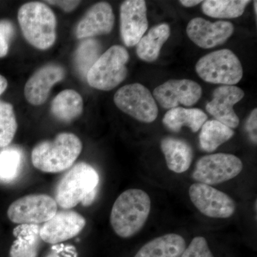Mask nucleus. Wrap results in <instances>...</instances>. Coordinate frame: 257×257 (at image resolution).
<instances>
[{"label": "nucleus", "instance_id": "obj_1", "mask_svg": "<svg viewBox=\"0 0 257 257\" xmlns=\"http://www.w3.org/2000/svg\"><path fill=\"white\" fill-rule=\"evenodd\" d=\"M151 199L145 191L130 189L124 191L113 204L110 224L116 234L130 238L138 234L150 216Z\"/></svg>", "mask_w": 257, "mask_h": 257}, {"label": "nucleus", "instance_id": "obj_2", "mask_svg": "<svg viewBox=\"0 0 257 257\" xmlns=\"http://www.w3.org/2000/svg\"><path fill=\"white\" fill-rule=\"evenodd\" d=\"M99 176L94 167L85 162L72 166L60 179L55 192L59 207L70 209L82 203L89 206L95 199Z\"/></svg>", "mask_w": 257, "mask_h": 257}, {"label": "nucleus", "instance_id": "obj_3", "mask_svg": "<svg viewBox=\"0 0 257 257\" xmlns=\"http://www.w3.org/2000/svg\"><path fill=\"white\" fill-rule=\"evenodd\" d=\"M82 151L80 139L69 133L58 134L52 141H44L34 147V167L46 173H58L68 170Z\"/></svg>", "mask_w": 257, "mask_h": 257}, {"label": "nucleus", "instance_id": "obj_4", "mask_svg": "<svg viewBox=\"0 0 257 257\" xmlns=\"http://www.w3.org/2000/svg\"><path fill=\"white\" fill-rule=\"evenodd\" d=\"M18 19L23 36L30 45L41 50L53 46L57 38V19L47 5L26 3L19 10Z\"/></svg>", "mask_w": 257, "mask_h": 257}, {"label": "nucleus", "instance_id": "obj_5", "mask_svg": "<svg viewBox=\"0 0 257 257\" xmlns=\"http://www.w3.org/2000/svg\"><path fill=\"white\" fill-rule=\"evenodd\" d=\"M130 60L127 50L114 45L99 57L89 69L87 80L90 87L109 91L119 85L127 76L126 64Z\"/></svg>", "mask_w": 257, "mask_h": 257}, {"label": "nucleus", "instance_id": "obj_6", "mask_svg": "<svg viewBox=\"0 0 257 257\" xmlns=\"http://www.w3.org/2000/svg\"><path fill=\"white\" fill-rule=\"evenodd\" d=\"M196 72L208 83L233 86L243 77L239 58L231 50H216L204 55L197 62Z\"/></svg>", "mask_w": 257, "mask_h": 257}, {"label": "nucleus", "instance_id": "obj_7", "mask_svg": "<svg viewBox=\"0 0 257 257\" xmlns=\"http://www.w3.org/2000/svg\"><path fill=\"white\" fill-rule=\"evenodd\" d=\"M114 104L125 114L138 121L152 123L157 119L158 107L150 91L140 83L126 84L114 96Z\"/></svg>", "mask_w": 257, "mask_h": 257}, {"label": "nucleus", "instance_id": "obj_8", "mask_svg": "<svg viewBox=\"0 0 257 257\" xmlns=\"http://www.w3.org/2000/svg\"><path fill=\"white\" fill-rule=\"evenodd\" d=\"M242 170L243 163L239 157L231 154H213L197 161L192 178L198 183L215 185L237 177Z\"/></svg>", "mask_w": 257, "mask_h": 257}, {"label": "nucleus", "instance_id": "obj_9", "mask_svg": "<svg viewBox=\"0 0 257 257\" xmlns=\"http://www.w3.org/2000/svg\"><path fill=\"white\" fill-rule=\"evenodd\" d=\"M58 209L55 199L45 194H30L17 199L8 209L10 220L18 224H37L50 220Z\"/></svg>", "mask_w": 257, "mask_h": 257}, {"label": "nucleus", "instance_id": "obj_10", "mask_svg": "<svg viewBox=\"0 0 257 257\" xmlns=\"http://www.w3.org/2000/svg\"><path fill=\"white\" fill-rule=\"evenodd\" d=\"M189 194L193 204L208 217L226 219L236 211V203L232 198L207 184L198 182L192 184Z\"/></svg>", "mask_w": 257, "mask_h": 257}, {"label": "nucleus", "instance_id": "obj_11", "mask_svg": "<svg viewBox=\"0 0 257 257\" xmlns=\"http://www.w3.org/2000/svg\"><path fill=\"white\" fill-rule=\"evenodd\" d=\"M202 89L198 83L190 79H171L155 89V101L165 109L194 105L200 99Z\"/></svg>", "mask_w": 257, "mask_h": 257}, {"label": "nucleus", "instance_id": "obj_12", "mask_svg": "<svg viewBox=\"0 0 257 257\" xmlns=\"http://www.w3.org/2000/svg\"><path fill=\"white\" fill-rule=\"evenodd\" d=\"M86 223L84 216L76 211H57L42 225L39 236L42 241L50 244L63 242L80 234Z\"/></svg>", "mask_w": 257, "mask_h": 257}, {"label": "nucleus", "instance_id": "obj_13", "mask_svg": "<svg viewBox=\"0 0 257 257\" xmlns=\"http://www.w3.org/2000/svg\"><path fill=\"white\" fill-rule=\"evenodd\" d=\"M148 29L146 3L126 0L120 7V34L127 47L138 45Z\"/></svg>", "mask_w": 257, "mask_h": 257}, {"label": "nucleus", "instance_id": "obj_14", "mask_svg": "<svg viewBox=\"0 0 257 257\" xmlns=\"http://www.w3.org/2000/svg\"><path fill=\"white\" fill-rule=\"evenodd\" d=\"M234 25L229 22L211 23L202 18L190 20L187 34L193 42L203 49H210L223 45L234 32Z\"/></svg>", "mask_w": 257, "mask_h": 257}, {"label": "nucleus", "instance_id": "obj_15", "mask_svg": "<svg viewBox=\"0 0 257 257\" xmlns=\"http://www.w3.org/2000/svg\"><path fill=\"white\" fill-rule=\"evenodd\" d=\"M65 69L57 64H48L37 69L29 78L24 93L27 100L34 106H40L47 101L51 89L65 77Z\"/></svg>", "mask_w": 257, "mask_h": 257}, {"label": "nucleus", "instance_id": "obj_16", "mask_svg": "<svg viewBox=\"0 0 257 257\" xmlns=\"http://www.w3.org/2000/svg\"><path fill=\"white\" fill-rule=\"evenodd\" d=\"M213 98L206 106L208 112L228 127L239 126V119L234 110V106L244 96L241 88L235 86H221L213 92Z\"/></svg>", "mask_w": 257, "mask_h": 257}, {"label": "nucleus", "instance_id": "obj_17", "mask_svg": "<svg viewBox=\"0 0 257 257\" xmlns=\"http://www.w3.org/2000/svg\"><path fill=\"white\" fill-rule=\"evenodd\" d=\"M114 15L109 3L101 2L89 8L76 28L77 38L89 39L110 33L114 25Z\"/></svg>", "mask_w": 257, "mask_h": 257}, {"label": "nucleus", "instance_id": "obj_18", "mask_svg": "<svg viewBox=\"0 0 257 257\" xmlns=\"http://www.w3.org/2000/svg\"><path fill=\"white\" fill-rule=\"evenodd\" d=\"M161 150L165 155L169 170L177 174L189 170L192 162L193 150L187 141L167 137L161 141Z\"/></svg>", "mask_w": 257, "mask_h": 257}, {"label": "nucleus", "instance_id": "obj_19", "mask_svg": "<svg viewBox=\"0 0 257 257\" xmlns=\"http://www.w3.org/2000/svg\"><path fill=\"white\" fill-rule=\"evenodd\" d=\"M185 248L184 238L171 233L148 241L134 257H181Z\"/></svg>", "mask_w": 257, "mask_h": 257}, {"label": "nucleus", "instance_id": "obj_20", "mask_svg": "<svg viewBox=\"0 0 257 257\" xmlns=\"http://www.w3.org/2000/svg\"><path fill=\"white\" fill-rule=\"evenodd\" d=\"M207 120V115L201 109L177 106L167 111L162 121L173 133H179L183 126H187L193 133H197Z\"/></svg>", "mask_w": 257, "mask_h": 257}, {"label": "nucleus", "instance_id": "obj_21", "mask_svg": "<svg viewBox=\"0 0 257 257\" xmlns=\"http://www.w3.org/2000/svg\"><path fill=\"white\" fill-rule=\"evenodd\" d=\"M51 113L63 122H72L82 114V96L73 89H65L59 93L52 101Z\"/></svg>", "mask_w": 257, "mask_h": 257}, {"label": "nucleus", "instance_id": "obj_22", "mask_svg": "<svg viewBox=\"0 0 257 257\" xmlns=\"http://www.w3.org/2000/svg\"><path fill=\"white\" fill-rule=\"evenodd\" d=\"M170 28L167 24L153 27L137 45V54L142 60L155 62L160 56L161 49L170 36Z\"/></svg>", "mask_w": 257, "mask_h": 257}, {"label": "nucleus", "instance_id": "obj_23", "mask_svg": "<svg viewBox=\"0 0 257 257\" xmlns=\"http://www.w3.org/2000/svg\"><path fill=\"white\" fill-rule=\"evenodd\" d=\"M232 128L216 121H206L201 128L199 143L202 150L207 152L215 151L220 145L229 141L234 136Z\"/></svg>", "mask_w": 257, "mask_h": 257}, {"label": "nucleus", "instance_id": "obj_24", "mask_svg": "<svg viewBox=\"0 0 257 257\" xmlns=\"http://www.w3.org/2000/svg\"><path fill=\"white\" fill-rule=\"evenodd\" d=\"M249 0H207L202 3V11L213 18L233 19L241 16Z\"/></svg>", "mask_w": 257, "mask_h": 257}, {"label": "nucleus", "instance_id": "obj_25", "mask_svg": "<svg viewBox=\"0 0 257 257\" xmlns=\"http://www.w3.org/2000/svg\"><path fill=\"white\" fill-rule=\"evenodd\" d=\"M100 44L94 39H86L79 45L74 57L76 67L79 73L87 77L89 69L100 57Z\"/></svg>", "mask_w": 257, "mask_h": 257}, {"label": "nucleus", "instance_id": "obj_26", "mask_svg": "<svg viewBox=\"0 0 257 257\" xmlns=\"http://www.w3.org/2000/svg\"><path fill=\"white\" fill-rule=\"evenodd\" d=\"M18 130V122L11 104L0 100V147L9 146Z\"/></svg>", "mask_w": 257, "mask_h": 257}, {"label": "nucleus", "instance_id": "obj_27", "mask_svg": "<svg viewBox=\"0 0 257 257\" xmlns=\"http://www.w3.org/2000/svg\"><path fill=\"white\" fill-rule=\"evenodd\" d=\"M21 162V152L17 149H7L0 152V179L13 180L18 175Z\"/></svg>", "mask_w": 257, "mask_h": 257}, {"label": "nucleus", "instance_id": "obj_28", "mask_svg": "<svg viewBox=\"0 0 257 257\" xmlns=\"http://www.w3.org/2000/svg\"><path fill=\"white\" fill-rule=\"evenodd\" d=\"M181 257H214L205 238L196 236L185 248Z\"/></svg>", "mask_w": 257, "mask_h": 257}, {"label": "nucleus", "instance_id": "obj_29", "mask_svg": "<svg viewBox=\"0 0 257 257\" xmlns=\"http://www.w3.org/2000/svg\"><path fill=\"white\" fill-rule=\"evenodd\" d=\"M246 130L250 139L255 145L257 143V109L251 111L246 122Z\"/></svg>", "mask_w": 257, "mask_h": 257}, {"label": "nucleus", "instance_id": "obj_30", "mask_svg": "<svg viewBox=\"0 0 257 257\" xmlns=\"http://www.w3.org/2000/svg\"><path fill=\"white\" fill-rule=\"evenodd\" d=\"M48 4L55 5L64 10L66 13H71L80 4V1H47Z\"/></svg>", "mask_w": 257, "mask_h": 257}, {"label": "nucleus", "instance_id": "obj_31", "mask_svg": "<svg viewBox=\"0 0 257 257\" xmlns=\"http://www.w3.org/2000/svg\"><path fill=\"white\" fill-rule=\"evenodd\" d=\"M14 27L10 21L8 20L0 21V37H4L10 42L14 35Z\"/></svg>", "mask_w": 257, "mask_h": 257}, {"label": "nucleus", "instance_id": "obj_32", "mask_svg": "<svg viewBox=\"0 0 257 257\" xmlns=\"http://www.w3.org/2000/svg\"><path fill=\"white\" fill-rule=\"evenodd\" d=\"M9 43L10 42L7 39L0 37V58L8 55L9 51Z\"/></svg>", "mask_w": 257, "mask_h": 257}, {"label": "nucleus", "instance_id": "obj_33", "mask_svg": "<svg viewBox=\"0 0 257 257\" xmlns=\"http://www.w3.org/2000/svg\"><path fill=\"white\" fill-rule=\"evenodd\" d=\"M179 3L187 8H192V7L199 5V3H202V1H200V0H181Z\"/></svg>", "mask_w": 257, "mask_h": 257}, {"label": "nucleus", "instance_id": "obj_34", "mask_svg": "<svg viewBox=\"0 0 257 257\" xmlns=\"http://www.w3.org/2000/svg\"><path fill=\"white\" fill-rule=\"evenodd\" d=\"M8 80H7L5 77L0 74V95L5 92V91L8 88Z\"/></svg>", "mask_w": 257, "mask_h": 257}, {"label": "nucleus", "instance_id": "obj_35", "mask_svg": "<svg viewBox=\"0 0 257 257\" xmlns=\"http://www.w3.org/2000/svg\"><path fill=\"white\" fill-rule=\"evenodd\" d=\"M257 2L256 1H254L253 2V8H254V11H255V14H256H256H257Z\"/></svg>", "mask_w": 257, "mask_h": 257}]
</instances>
